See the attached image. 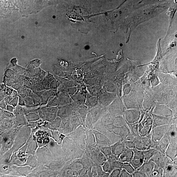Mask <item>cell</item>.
<instances>
[{
    "mask_svg": "<svg viewBox=\"0 0 177 177\" xmlns=\"http://www.w3.org/2000/svg\"><path fill=\"white\" fill-rule=\"evenodd\" d=\"M169 125L159 126L152 129L151 135L152 144L151 148L156 150L158 143L161 139L167 133Z\"/></svg>",
    "mask_w": 177,
    "mask_h": 177,
    "instance_id": "4",
    "label": "cell"
},
{
    "mask_svg": "<svg viewBox=\"0 0 177 177\" xmlns=\"http://www.w3.org/2000/svg\"><path fill=\"white\" fill-rule=\"evenodd\" d=\"M157 151L154 149L150 148L149 149L143 151L144 162L149 161Z\"/></svg>",
    "mask_w": 177,
    "mask_h": 177,
    "instance_id": "21",
    "label": "cell"
},
{
    "mask_svg": "<svg viewBox=\"0 0 177 177\" xmlns=\"http://www.w3.org/2000/svg\"><path fill=\"white\" fill-rule=\"evenodd\" d=\"M140 113L136 110L128 111L126 113L125 120L130 124L138 123L140 119Z\"/></svg>",
    "mask_w": 177,
    "mask_h": 177,
    "instance_id": "12",
    "label": "cell"
},
{
    "mask_svg": "<svg viewBox=\"0 0 177 177\" xmlns=\"http://www.w3.org/2000/svg\"><path fill=\"white\" fill-rule=\"evenodd\" d=\"M143 117L141 120L138 123V132L140 136L145 137L150 134L153 126V118L149 115Z\"/></svg>",
    "mask_w": 177,
    "mask_h": 177,
    "instance_id": "3",
    "label": "cell"
},
{
    "mask_svg": "<svg viewBox=\"0 0 177 177\" xmlns=\"http://www.w3.org/2000/svg\"><path fill=\"white\" fill-rule=\"evenodd\" d=\"M68 165V167L64 168L62 170L61 172V176L66 177H75L74 171L71 168L70 165Z\"/></svg>",
    "mask_w": 177,
    "mask_h": 177,
    "instance_id": "23",
    "label": "cell"
},
{
    "mask_svg": "<svg viewBox=\"0 0 177 177\" xmlns=\"http://www.w3.org/2000/svg\"><path fill=\"white\" fill-rule=\"evenodd\" d=\"M70 165L73 171L77 172L84 168L81 160L74 161Z\"/></svg>",
    "mask_w": 177,
    "mask_h": 177,
    "instance_id": "26",
    "label": "cell"
},
{
    "mask_svg": "<svg viewBox=\"0 0 177 177\" xmlns=\"http://www.w3.org/2000/svg\"><path fill=\"white\" fill-rule=\"evenodd\" d=\"M88 171L85 168L78 172L79 177H88Z\"/></svg>",
    "mask_w": 177,
    "mask_h": 177,
    "instance_id": "34",
    "label": "cell"
},
{
    "mask_svg": "<svg viewBox=\"0 0 177 177\" xmlns=\"http://www.w3.org/2000/svg\"><path fill=\"white\" fill-rule=\"evenodd\" d=\"M63 119H64L62 121L58 131L62 134L67 135L73 132L74 130L70 119L67 118Z\"/></svg>",
    "mask_w": 177,
    "mask_h": 177,
    "instance_id": "9",
    "label": "cell"
},
{
    "mask_svg": "<svg viewBox=\"0 0 177 177\" xmlns=\"http://www.w3.org/2000/svg\"><path fill=\"white\" fill-rule=\"evenodd\" d=\"M62 120L59 118L55 119L52 122H50L47 127L52 131H58L61 124Z\"/></svg>",
    "mask_w": 177,
    "mask_h": 177,
    "instance_id": "19",
    "label": "cell"
},
{
    "mask_svg": "<svg viewBox=\"0 0 177 177\" xmlns=\"http://www.w3.org/2000/svg\"><path fill=\"white\" fill-rule=\"evenodd\" d=\"M133 177H146V175L142 172L139 170H135L134 173L132 174Z\"/></svg>",
    "mask_w": 177,
    "mask_h": 177,
    "instance_id": "36",
    "label": "cell"
},
{
    "mask_svg": "<svg viewBox=\"0 0 177 177\" xmlns=\"http://www.w3.org/2000/svg\"><path fill=\"white\" fill-rule=\"evenodd\" d=\"M13 107L9 105L7 106V110L11 112L13 111Z\"/></svg>",
    "mask_w": 177,
    "mask_h": 177,
    "instance_id": "37",
    "label": "cell"
},
{
    "mask_svg": "<svg viewBox=\"0 0 177 177\" xmlns=\"http://www.w3.org/2000/svg\"><path fill=\"white\" fill-rule=\"evenodd\" d=\"M113 125L114 126L116 127H121L127 125L125 119L121 117L115 118Z\"/></svg>",
    "mask_w": 177,
    "mask_h": 177,
    "instance_id": "24",
    "label": "cell"
},
{
    "mask_svg": "<svg viewBox=\"0 0 177 177\" xmlns=\"http://www.w3.org/2000/svg\"><path fill=\"white\" fill-rule=\"evenodd\" d=\"M62 149L64 151L65 162H70L82 156L84 152L79 149L67 137L63 139Z\"/></svg>",
    "mask_w": 177,
    "mask_h": 177,
    "instance_id": "1",
    "label": "cell"
},
{
    "mask_svg": "<svg viewBox=\"0 0 177 177\" xmlns=\"http://www.w3.org/2000/svg\"><path fill=\"white\" fill-rule=\"evenodd\" d=\"M101 167L104 171L109 174L113 170L111 163L108 160H107Z\"/></svg>",
    "mask_w": 177,
    "mask_h": 177,
    "instance_id": "30",
    "label": "cell"
},
{
    "mask_svg": "<svg viewBox=\"0 0 177 177\" xmlns=\"http://www.w3.org/2000/svg\"><path fill=\"white\" fill-rule=\"evenodd\" d=\"M120 177H133L132 175L129 174L125 170L121 169Z\"/></svg>",
    "mask_w": 177,
    "mask_h": 177,
    "instance_id": "35",
    "label": "cell"
},
{
    "mask_svg": "<svg viewBox=\"0 0 177 177\" xmlns=\"http://www.w3.org/2000/svg\"><path fill=\"white\" fill-rule=\"evenodd\" d=\"M162 168L164 171L163 177L177 176V165H175L169 158Z\"/></svg>",
    "mask_w": 177,
    "mask_h": 177,
    "instance_id": "6",
    "label": "cell"
},
{
    "mask_svg": "<svg viewBox=\"0 0 177 177\" xmlns=\"http://www.w3.org/2000/svg\"><path fill=\"white\" fill-rule=\"evenodd\" d=\"M151 134L148 136L145 137L138 136L133 141L134 143L135 148L137 149L144 151L151 148Z\"/></svg>",
    "mask_w": 177,
    "mask_h": 177,
    "instance_id": "5",
    "label": "cell"
},
{
    "mask_svg": "<svg viewBox=\"0 0 177 177\" xmlns=\"http://www.w3.org/2000/svg\"><path fill=\"white\" fill-rule=\"evenodd\" d=\"M72 109L69 107H64L60 109L58 112V115L63 118H67L71 115Z\"/></svg>",
    "mask_w": 177,
    "mask_h": 177,
    "instance_id": "25",
    "label": "cell"
},
{
    "mask_svg": "<svg viewBox=\"0 0 177 177\" xmlns=\"http://www.w3.org/2000/svg\"><path fill=\"white\" fill-rule=\"evenodd\" d=\"M123 140V139L111 146L112 154L118 160L119 157L123 152L126 148Z\"/></svg>",
    "mask_w": 177,
    "mask_h": 177,
    "instance_id": "11",
    "label": "cell"
},
{
    "mask_svg": "<svg viewBox=\"0 0 177 177\" xmlns=\"http://www.w3.org/2000/svg\"><path fill=\"white\" fill-rule=\"evenodd\" d=\"M91 130L94 135L96 143L100 148L111 146L112 145L109 139L104 134L95 130Z\"/></svg>",
    "mask_w": 177,
    "mask_h": 177,
    "instance_id": "8",
    "label": "cell"
},
{
    "mask_svg": "<svg viewBox=\"0 0 177 177\" xmlns=\"http://www.w3.org/2000/svg\"><path fill=\"white\" fill-rule=\"evenodd\" d=\"M164 171L161 167L155 165L150 177H163Z\"/></svg>",
    "mask_w": 177,
    "mask_h": 177,
    "instance_id": "22",
    "label": "cell"
},
{
    "mask_svg": "<svg viewBox=\"0 0 177 177\" xmlns=\"http://www.w3.org/2000/svg\"><path fill=\"white\" fill-rule=\"evenodd\" d=\"M155 165L154 163L150 160L144 162L142 165L137 170L141 171L146 177H150Z\"/></svg>",
    "mask_w": 177,
    "mask_h": 177,
    "instance_id": "14",
    "label": "cell"
},
{
    "mask_svg": "<svg viewBox=\"0 0 177 177\" xmlns=\"http://www.w3.org/2000/svg\"><path fill=\"white\" fill-rule=\"evenodd\" d=\"M123 141L126 147L131 149L136 148H135L134 143L133 141L127 140L125 139H123Z\"/></svg>",
    "mask_w": 177,
    "mask_h": 177,
    "instance_id": "32",
    "label": "cell"
},
{
    "mask_svg": "<svg viewBox=\"0 0 177 177\" xmlns=\"http://www.w3.org/2000/svg\"><path fill=\"white\" fill-rule=\"evenodd\" d=\"M104 127L108 131L112 132L124 139L126 138L130 134L128 125L121 127H116L112 125Z\"/></svg>",
    "mask_w": 177,
    "mask_h": 177,
    "instance_id": "7",
    "label": "cell"
},
{
    "mask_svg": "<svg viewBox=\"0 0 177 177\" xmlns=\"http://www.w3.org/2000/svg\"><path fill=\"white\" fill-rule=\"evenodd\" d=\"M100 150L107 159L112 155L111 146H105L100 148Z\"/></svg>",
    "mask_w": 177,
    "mask_h": 177,
    "instance_id": "29",
    "label": "cell"
},
{
    "mask_svg": "<svg viewBox=\"0 0 177 177\" xmlns=\"http://www.w3.org/2000/svg\"><path fill=\"white\" fill-rule=\"evenodd\" d=\"M122 169L127 171L128 173L132 175L135 171L133 167L130 164H124Z\"/></svg>",
    "mask_w": 177,
    "mask_h": 177,
    "instance_id": "31",
    "label": "cell"
},
{
    "mask_svg": "<svg viewBox=\"0 0 177 177\" xmlns=\"http://www.w3.org/2000/svg\"><path fill=\"white\" fill-rule=\"evenodd\" d=\"M173 161L175 165H177V157L175 158Z\"/></svg>",
    "mask_w": 177,
    "mask_h": 177,
    "instance_id": "38",
    "label": "cell"
},
{
    "mask_svg": "<svg viewBox=\"0 0 177 177\" xmlns=\"http://www.w3.org/2000/svg\"><path fill=\"white\" fill-rule=\"evenodd\" d=\"M134 154L132 149L126 147L124 151L119 157V160L124 164H129L132 160Z\"/></svg>",
    "mask_w": 177,
    "mask_h": 177,
    "instance_id": "15",
    "label": "cell"
},
{
    "mask_svg": "<svg viewBox=\"0 0 177 177\" xmlns=\"http://www.w3.org/2000/svg\"><path fill=\"white\" fill-rule=\"evenodd\" d=\"M130 133L136 136H139L138 132V123L130 124L126 122Z\"/></svg>",
    "mask_w": 177,
    "mask_h": 177,
    "instance_id": "27",
    "label": "cell"
},
{
    "mask_svg": "<svg viewBox=\"0 0 177 177\" xmlns=\"http://www.w3.org/2000/svg\"><path fill=\"white\" fill-rule=\"evenodd\" d=\"M94 166L96 172L97 177H110V174L104 171L101 166L96 165H94Z\"/></svg>",
    "mask_w": 177,
    "mask_h": 177,
    "instance_id": "28",
    "label": "cell"
},
{
    "mask_svg": "<svg viewBox=\"0 0 177 177\" xmlns=\"http://www.w3.org/2000/svg\"><path fill=\"white\" fill-rule=\"evenodd\" d=\"M172 119H173L172 118L170 117L153 115V118L152 129L157 126L169 125Z\"/></svg>",
    "mask_w": 177,
    "mask_h": 177,
    "instance_id": "10",
    "label": "cell"
},
{
    "mask_svg": "<svg viewBox=\"0 0 177 177\" xmlns=\"http://www.w3.org/2000/svg\"><path fill=\"white\" fill-rule=\"evenodd\" d=\"M165 154L172 161L177 157V141H170Z\"/></svg>",
    "mask_w": 177,
    "mask_h": 177,
    "instance_id": "13",
    "label": "cell"
},
{
    "mask_svg": "<svg viewBox=\"0 0 177 177\" xmlns=\"http://www.w3.org/2000/svg\"><path fill=\"white\" fill-rule=\"evenodd\" d=\"M121 169H115L113 170L110 174V177H119L121 173Z\"/></svg>",
    "mask_w": 177,
    "mask_h": 177,
    "instance_id": "33",
    "label": "cell"
},
{
    "mask_svg": "<svg viewBox=\"0 0 177 177\" xmlns=\"http://www.w3.org/2000/svg\"><path fill=\"white\" fill-rule=\"evenodd\" d=\"M104 116L101 119L100 122L104 126L113 125L115 118L110 115H106Z\"/></svg>",
    "mask_w": 177,
    "mask_h": 177,
    "instance_id": "20",
    "label": "cell"
},
{
    "mask_svg": "<svg viewBox=\"0 0 177 177\" xmlns=\"http://www.w3.org/2000/svg\"><path fill=\"white\" fill-rule=\"evenodd\" d=\"M62 0H37L36 2V7L41 9L52 5L57 4Z\"/></svg>",
    "mask_w": 177,
    "mask_h": 177,
    "instance_id": "17",
    "label": "cell"
},
{
    "mask_svg": "<svg viewBox=\"0 0 177 177\" xmlns=\"http://www.w3.org/2000/svg\"><path fill=\"white\" fill-rule=\"evenodd\" d=\"M155 114L170 117L171 115V111L166 107L160 106L157 107L155 110Z\"/></svg>",
    "mask_w": 177,
    "mask_h": 177,
    "instance_id": "18",
    "label": "cell"
},
{
    "mask_svg": "<svg viewBox=\"0 0 177 177\" xmlns=\"http://www.w3.org/2000/svg\"><path fill=\"white\" fill-rule=\"evenodd\" d=\"M86 129L81 126L70 134L67 135L73 143L79 149L85 152L86 149Z\"/></svg>",
    "mask_w": 177,
    "mask_h": 177,
    "instance_id": "2",
    "label": "cell"
},
{
    "mask_svg": "<svg viewBox=\"0 0 177 177\" xmlns=\"http://www.w3.org/2000/svg\"><path fill=\"white\" fill-rule=\"evenodd\" d=\"M1 134H0V136H1Z\"/></svg>",
    "mask_w": 177,
    "mask_h": 177,
    "instance_id": "39",
    "label": "cell"
},
{
    "mask_svg": "<svg viewBox=\"0 0 177 177\" xmlns=\"http://www.w3.org/2000/svg\"><path fill=\"white\" fill-rule=\"evenodd\" d=\"M170 141V138L166 133L158 143L156 150L161 153H165Z\"/></svg>",
    "mask_w": 177,
    "mask_h": 177,
    "instance_id": "16",
    "label": "cell"
}]
</instances>
